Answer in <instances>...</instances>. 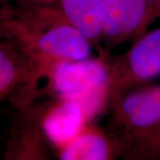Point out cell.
<instances>
[{
	"label": "cell",
	"mask_w": 160,
	"mask_h": 160,
	"mask_svg": "<svg viewBox=\"0 0 160 160\" xmlns=\"http://www.w3.org/2000/svg\"><path fill=\"white\" fill-rule=\"evenodd\" d=\"M21 6L20 9L10 11L12 38L19 42L35 62L92 57L95 47L56 5Z\"/></svg>",
	"instance_id": "6da1fadb"
},
{
	"label": "cell",
	"mask_w": 160,
	"mask_h": 160,
	"mask_svg": "<svg viewBox=\"0 0 160 160\" xmlns=\"http://www.w3.org/2000/svg\"><path fill=\"white\" fill-rule=\"evenodd\" d=\"M35 63L34 77L26 87L39 82H43V86L30 95L27 103L44 94L71 100L83 106L90 120L108 109L110 67L108 52L79 61L46 60Z\"/></svg>",
	"instance_id": "7a4b0ae2"
},
{
	"label": "cell",
	"mask_w": 160,
	"mask_h": 160,
	"mask_svg": "<svg viewBox=\"0 0 160 160\" xmlns=\"http://www.w3.org/2000/svg\"><path fill=\"white\" fill-rule=\"evenodd\" d=\"M159 77L160 27L147 30L133 40L126 52L110 60L109 105L126 92Z\"/></svg>",
	"instance_id": "3957f363"
},
{
	"label": "cell",
	"mask_w": 160,
	"mask_h": 160,
	"mask_svg": "<svg viewBox=\"0 0 160 160\" xmlns=\"http://www.w3.org/2000/svg\"><path fill=\"white\" fill-rule=\"evenodd\" d=\"M109 131L123 142L160 120V83L141 86L110 103Z\"/></svg>",
	"instance_id": "277c9868"
},
{
	"label": "cell",
	"mask_w": 160,
	"mask_h": 160,
	"mask_svg": "<svg viewBox=\"0 0 160 160\" xmlns=\"http://www.w3.org/2000/svg\"><path fill=\"white\" fill-rule=\"evenodd\" d=\"M22 109L37 123L49 145L57 151L68 145L91 122L81 104L62 98L51 97Z\"/></svg>",
	"instance_id": "5b68a950"
},
{
	"label": "cell",
	"mask_w": 160,
	"mask_h": 160,
	"mask_svg": "<svg viewBox=\"0 0 160 160\" xmlns=\"http://www.w3.org/2000/svg\"><path fill=\"white\" fill-rule=\"evenodd\" d=\"M147 15V0H105L101 33L103 50L141 37Z\"/></svg>",
	"instance_id": "8992f818"
},
{
	"label": "cell",
	"mask_w": 160,
	"mask_h": 160,
	"mask_svg": "<svg viewBox=\"0 0 160 160\" xmlns=\"http://www.w3.org/2000/svg\"><path fill=\"white\" fill-rule=\"evenodd\" d=\"M57 155L61 160H112L122 157V144L109 130L89 122Z\"/></svg>",
	"instance_id": "52a82bcc"
},
{
	"label": "cell",
	"mask_w": 160,
	"mask_h": 160,
	"mask_svg": "<svg viewBox=\"0 0 160 160\" xmlns=\"http://www.w3.org/2000/svg\"><path fill=\"white\" fill-rule=\"evenodd\" d=\"M36 68L34 60L19 42L0 40V99L29 85Z\"/></svg>",
	"instance_id": "ba28073f"
},
{
	"label": "cell",
	"mask_w": 160,
	"mask_h": 160,
	"mask_svg": "<svg viewBox=\"0 0 160 160\" xmlns=\"http://www.w3.org/2000/svg\"><path fill=\"white\" fill-rule=\"evenodd\" d=\"M104 2L105 0H59L54 4L99 52L104 51L101 46Z\"/></svg>",
	"instance_id": "9c48e42d"
},
{
	"label": "cell",
	"mask_w": 160,
	"mask_h": 160,
	"mask_svg": "<svg viewBox=\"0 0 160 160\" xmlns=\"http://www.w3.org/2000/svg\"><path fill=\"white\" fill-rule=\"evenodd\" d=\"M9 143L7 156L14 159H50V146L37 123L24 112L23 123Z\"/></svg>",
	"instance_id": "30bf717a"
},
{
	"label": "cell",
	"mask_w": 160,
	"mask_h": 160,
	"mask_svg": "<svg viewBox=\"0 0 160 160\" xmlns=\"http://www.w3.org/2000/svg\"><path fill=\"white\" fill-rule=\"evenodd\" d=\"M126 160H160V120L139 132L122 144Z\"/></svg>",
	"instance_id": "8fae6325"
},
{
	"label": "cell",
	"mask_w": 160,
	"mask_h": 160,
	"mask_svg": "<svg viewBox=\"0 0 160 160\" xmlns=\"http://www.w3.org/2000/svg\"><path fill=\"white\" fill-rule=\"evenodd\" d=\"M147 2H148V15L143 26L142 34H144L148 30V28L152 23H154L157 20L160 19V0H147Z\"/></svg>",
	"instance_id": "7c38bea8"
},
{
	"label": "cell",
	"mask_w": 160,
	"mask_h": 160,
	"mask_svg": "<svg viewBox=\"0 0 160 160\" xmlns=\"http://www.w3.org/2000/svg\"><path fill=\"white\" fill-rule=\"evenodd\" d=\"M9 8H0V40L12 38L9 25Z\"/></svg>",
	"instance_id": "4fadbf2b"
},
{
	"label": "cell",
	"mask_w": 160,
	"mask_h": 160,
	"mask_svg": "<svg viewBox=\"0 0 160 160\" xmlns=\"http://www.w3.org/2000/svg\"><path fill=\"white\" fill-rule=\"evenodd\" d=\"M59 0H23L22 4L24 6L29 5H54Z\"/></svg>",
	"instance_id": "5bb4252c"
},
{
	"label": "cell",
	"mask_w": 160,
	"mask_h": 160,
	"mask_svg": "<svg viewBox=\"0 0 160 160\" xmlns=\"http://www.w3.org/2000/svg\"><path fill=\"white\" fill-rule=\"evenodd\" d=\"M8 1H12V0H0V4L1 3H6V2H8ZM13 1H17L18 3H20L21 5L22 4L23 0H13Z\"/></svg>",
	"instance_id": "9a60e30c"
}]
</instances>
